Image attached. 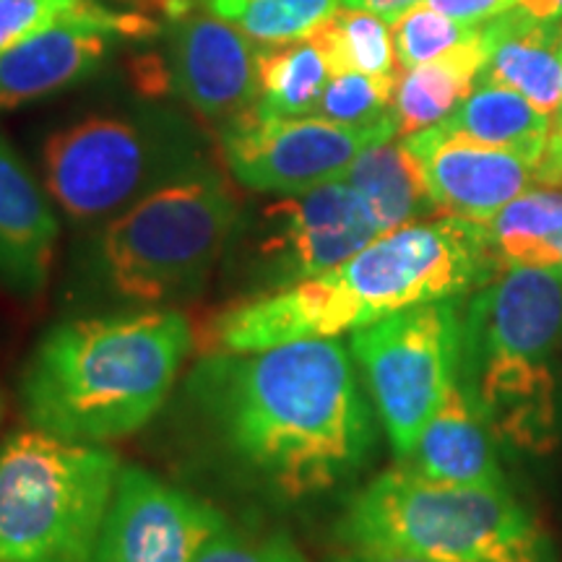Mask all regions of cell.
<instances>
[{
	"mask_svg": "<svg viewBox=\"0 0 562 562\" xmlns=\"http://www.w3.org/2000/svg\"><path fill=\"white\" fill-rule=\"evenodd\" d=\"M178 422L209 469L279 508L355 480L375 448L372 409L336 336L209 351L182 381Z\"/></svg>",
	"mask_w": 562,
	"mask_h": 562,
	"instance_id": "1",
	"label": "cell"
},
{
	"mask_svg": "<svg viewBox=\"0 0 562 562\" xmlns=\"http://www.w3.org/2000/svg\"><path fill=\"white\" fill-rule=\"evenodd\" d=\"M487 227L440 216L383 232L321 277L222 307L203 328L209 351H258L357 331L406 307L463 297L501 277Z\"/></svg>",
	"mask_w": 562,
	"mask_h": 562,
	"instance_id": "2",
	"label": "cell"
},
{
	"mask_svg": "<svg viewBox=\"0 0 562 562\" xmlns=\"http://www.w3.org/2000/svg\"><path fill=\"white\" fill-rule=\"evenodd\" d=\"M193 349L180 307L108 311L55 323L21 372L30 427L100 446L157 417Z\"/></svg>",
	"mask_w": 562,
	"mask_h": 562,
	"instance_id": "3",
	"label": "cell"
},
{
	"mask_svg": "<svg viewBox=\"0 0 562 562\" xmlns=\"http://www.w3.org/2000/svg\"><path fill=\"white\" fill-rule=\"evenodd\" d=\"M240 214L227 175L214 161L195 167L81 229L63 302L81 313L188 305L222 266Z\"/></svg>",
	"mask_w": 562,
	"mask_h": 562,
	"instance_id": "4",
	"label": "cell"
},
{
	"mask_svg": "<svg viewBox=\"0 0 562 562\" xmlns=\"http://www.w3.org/2000/svg\"><path fill=\"white\" fill-rule=\"evenodd\" d=\"M562 269H508L461 318L459 385L501 446L547 453L560 440Z\"/></svg>",
	"mask_w": 562,
	"mask_h": 562,
	"instance_id": "5",
	"label": "cell"
},
{
	"mask_svg": "<svg viewBox=\"0 0 562 562\" xmlns=\"http://www.w3.org/2000/svg\"><path fill=\"white\" fill-rule=\"evenodd\" d=\"M334 533L349 550L435 562H558L552 537L510 487L435 482L402 461L351 492Z\"/></svg>",
	"mask_w": 562,
	"mask_h": 562,
	"instance_id": "6",
	"label": "cell"
},
{
	"mask_svg": "<svg viewBox=\"0 0 562 562\" xmlns=\"http://www.w3.org/2000/svg\"><path fill=\"white\" fill-rule=\"evenodd\" d=\"M209 161L206 133L157 100L74 117L47 133L40 149L42 186L79 229Z\"/></svg>",
	"mask_w": 562,
	"mask_h": 562,
	"instance_id": "7",
	"label": "cell"
},
{
	"mask_svg": "<svg viewBox=\"0 0 562 562\" xmlns=\"http://www.w3.org/2000/svg\"><path fill=\"white\" fill-rule=\"evenodd\" d=\"M121 461L110 448L21 430L0 448V562H89Z\"/></svg>",
	"mask_w": 562,
	"mask_h": 562,
	"instance_id": "8",
	"label": "cell"
},
{
	"mask_svg": "<svg viewBox=\"0 0 562 562\" xmlns=\"http://www.w3.org/2000/svg\"><path fill=\"white\" fill-rule=\"evenodd\" d=\"M381 235L355 188L331 180L240 214L224 261L243 297L321 277Z\"/></svg>",
	"mask_w": 562,
	"mask_h": 562,
	"instance_id": "9",
	"label": "cell"
},
{
	"mask_svg": "<svg viewBox=\"0 0 562 562\" xmlns=\"http://www.w3.org/2000/svg\"><path fill=\"white\" fill-rule=\"evenodd\" d=\"M461 318V297H448L351 331V355L398 459L412 453L459 381Z\"/></svg>",
	"mask_w": 562,
	"mask_h": 562,
	"instance_id": "10",
	"label": "cell"
},
{
	"mask_svg": "<svg viewBox=\"0 0 562 562\" xmlns=\"http://www.w3.org/2000/svg\"><path fill=\"white\" fill-rule=\"evenodd\" d=\"M396 136L393 115L372 125H344L318 115L266 117L250 108L222 125L220 149L243 188L294 195L341 180L364 149Z\"/></svg>",
	"mask_w": 562,
	"mask_h": 562,
	"instance_id": "11",
	"label": "cell"
},
{
	"mask_svg": "<svg viewBox=\"0 0 562 562\" xmlns=\"http://www.w3.org/2000/svg\"><path fill=\"white\" fill-rule=\"evenodd\" d=\"M227 526L214 505L146 469H121L89 562H195Z\"/></svg>",
	"mask_w": 562,
	"mask_h": 562,
	"instance_id": "12",
	"label": "cell"
},
{
	"mask_svg": "<svg viewBox=\"0 0 562 562\" xmlns=\"http://www.w3.org/2000/svg\"><path fill=\"white\" fill-rule=\"evenodd\" d=\"M159 34L157 19L108 9L104 3L87 16L60 21L0 53V110L60 94L91 79L123 42H144Z\"/></svg>",
	"mask_w": 562,
	"mask_h": 562,
	"instance_id": "13",
	"label": "cell"
},
{
	"mask_svg": "<svg viewBox=\"0 0 562 562\" xmlns=\"http://www.w3.org/2000/svg\"><path fill=\"white\" fill-rule=\"evenodd\" d=\"M167 83L178 100L211 123H229L256 104L261 45L203 11L165 16Z\"/></svg>",
	"mask_w": 562,
	"mask_h": 562,
	"instance_id": "14",
	"label": "cell"
},
{
	"mask_svg": "<svg viewBox=\"0 0 562 562\" xmlns=\"http://www.w3.org/2000/svg\"><path fill=\"white\" fill-rule=\"evenodd\" d=\"M402 140L417 157L440 216L484 224L537 180L526 159L459 136L442 125Z\"/></svg>",
	"mask_w": 562,
	"mask_h": 562,
	"instance_id": "15",
	"label": "cell"
},
{
	"mask_svg": "<svg viewBox=\"0 0 562 562\" xmlns=\"http://www.w3.org/2000/svg\"><path fill=\"white\" fill-rule=\"evenodd\" d=\"M60 222L45 186L0 133V284L34 300L50 281Z\"/></svg>",
	"mask_w": 562,
	"mask_h": 562,
	"instance_id": "16",
	"label": "cell"
},
{
	"mask_svg": "<svg viewBox=\"0 0 562 562\" xmlns=\"http://www.w3.org/2000/svg\"><path fill=\"white\" fill-rule=\"evenodd\" d=\"M402 463L427 480L459 487L508 490L497 456V438L487 419L469 402L459 381L422 430L417 446Z\"/></svg>",
	"mask_w": 562,
	"mask_h": 562,
	"instance_id": "17",
	"label": "cell"
},
{
	"mask_svg": "<svg viewBox=\"0 0 562 562\" xmlns=\"http://www.w3.org/2000/svg\"><path fill=\"white\" fill-rule=\"evenodd\" d=\"M482 45L480 79L516 89L544 115H554L562 94V19L510 9L482 24Z\"/></svg>",
	"mask_w": 562,
	"mask_h": 562,
	"instance_id": "18",
	"label": "cell"
},
{
	"mask_svg": "<svg viewBox=\"0 0 562 562\" xmlns=\"http://www.w3.org/2000/svg\"><path fill=\"white\" fill-rule=\"evenodd\" d=\"M341 180L355 188L381 235L438 214L419 161L404 140L393 144L391 138L364 149Z\"/></svg>",
	"mask_w": 562,
	"mask_h": 562,
	"instance_id": "19",
	"label": "cell"
},
{
	"mask_svg": "<svg viewBox=\"0 0 562 562\" xmlns=\"http://www.w3.org/2000/svg\"><path fill=\"white\" fill-rule=\"evenodd\" d=\"M438 125L480 144L516 154L537 170L550 140L552 121L516 89L490 79H476L472 94Z\"/></svg>",
	"mask_w": 562,
	"mask_h": 562,
	"instance_id": "20",
	"label": "cell"
},
{
	"mask_svg": "<svg viewBox=\"0 0 562 562\" xmlns=\"http://www.w3.org/2000/svg\"><path fill=\"white\" fill-rule=\"evenodd\" d=\"M482 68V32L480 37L442 53L440 58L406 68L398 76L396 94H393V117H396L398 136H412V133L446 121L472 94Z\"/></svg>",
	"mask_w": 562,
	"mask_h": 562,
	"instance_id": "21",
	"label": "cell"
},
{
	"mask_svg": "<svg viewBox=\"0 0 562 562\" xmlns=\"http://www.w3.org/2000/svg\"><path fill=\"white\" fill-rule=\"evenodd\" d=\"M344 0H161V13L203 11L240 30L261 47L311 37Z\"/></svg>",
	"mask_w": 562,
	"mask_h": 562,
	"instance_id": "22",
	"label": "cell"
},
{
	"mask_svg": "<svg viewBox=\"0 0 562 562\" xmlns=\"http://www.w3.org/2000/svg\"><path fill=\"white\" fill-rule=\"evenodd\" d=\"M331 70L311 37L261 47L258 97L252 110L266 117L313 115Z\"/></svg>",
	"mask_w": 562,
	"mask_h": 562,
	"instance_id": "23",
	"label": "cell"
},
{
	"mask_svg": "<svg viewBox=\"0 0 562 562\" xmlns=\"http://www.w3.org/2000/svg\"><path fill=\"white\" fill-rule=\"evenodd\" d=\"M501 269H552V240L562 232V193L526 191L484 222Z\"/></svg>",
	"mask_w": 562,
	"mask_h": 562,
	"instance_id": "24",
	"label": "cell"
},
{
	"mask_svg": "<svg viewBox=\"0 0 562 562\" xmlns=\"http://www.w3.org/2000/svg\"><path fill=\"white\" fill-rule=\"evenodd\" d=\"M331 76L368 74V76H402V66L393 45L391 21L381 13L341 5L311 34Z\"/></svg>",
	"mask_w": 562,
	"mask_h": 562,
	"instance_id": "25",
	"label": "cell"
},
{
	"mask_svg": "<svg viewBox=\"0 0 562 562\" xmlns=\"http://www.w3.org/2000/svg\"><path fill=\"white\" fill-rule=\"evenodd\" d=\"M391 32L398 66L406 70L440 58L442 53L480 37L482 26L446 16L442 11L432 9L427 0H419L391 21Z\"/></svg>",
	"mask_w": 562,
	"mask_h": 562,
	"instance_id": "26",
	"label": "cell"
},
{
	"mask_svg": "<svg viewBox=\"0 0 562 562\" xmlns=\"http://www.w3.org/2000/svg\"><path fill=\"white\" fill-rule=\"evenodd\" d=\"M398 76L336 74L323 89L313 115L344 125H372L393 115Z\"/></svg>",
	"mask_w": 562,
	"mask_h": 562,
	"instance_id": "27",
	"label": "cell"
},
{
	"mask_svg": "<svg viewBox=\"0 0 562 562\" xmlns=\"http://www.w3.org/2000/svg\"><path fill=\"white\" fill-rule=\"evenodd\" d=\"M100 5V0H0V53L60 21L94 13Z\"/></svg>",
	"mask_w": 562,
	"mask_h": 562,
	"instance_id": "28",
	"label": "cell"
},
{
	"mask_svg": "<svg viewBox=\"0 0 562 562\" xmlns=\"http://www.w3.org/2000/svg\"><path fill=\"white\" fill-rule=\"evenodd\" d=\"M195 562H307L286 531H243L222 526Z\"/></svg>",
	"mask_w": 562,
	"mask_h": 562,
	"instance_id": "29",
	"label": "cell"
},
{
	"mask_svg": "<svg viewBox=\"0 0 562 562\" xmlns=\"http://www.w3.org/2000/svg\"><path fill=\"white\" fill-rule=\"evenodd\" d=\"M432 9L446 13V16L467 21V24H487L490 19L516 9L518 0H427Z\"/></svg>",
	"mask_w": 562,
	"mask_h": 562,
	"instance_id": "30",
	"label": "cell"
},
{
	"mask_svg": "<svg viewBox=\"0 0 562 562\" xmlns=\"http://www.w3.org/2000/svg\"><path fill=\"white\" fill-rule=\"evenodd\" d=\"M533 178L544 188L562 186V94L560 108L554 110V121L550 125V140H547L544 157L533 170Z\"/></svg>",
	"mask_w": 562,
	"mask_h": 562,
	"instance_id": "31",
	"label": "cell"
},
{
	"mask_svg": "<svg viewBox=\"0 0 562 562\" xmlns=\"http://www.w3.org/2000/svg\"><path fill=\"white\" fill-rule=\"evenodd\" d=\"M414 3H419V0H344V5H349V9H364L372 13H381L385 21H393L398 13L406 11Z\"/></svg>",
	"mask_w": 562,
	"mask_h": 562,
	"instance_id": "32",
	"label": "cell"
},
{
	"mask_svg": "<svg viewBox=\"0 0 562 562\" xmlns=\"http://www.w3.org/2000/svg\"><path fill=\"white\" fill-rule=\"evenodd\" d=\"M331 562H435L425 558H414V554L398 552H378V550H347Z\"/></svg>",
	"mask_w": 562,
	"mask_h": 562,
	"instance_id": "33",
	"label": "cell"
},
{
	"mask_svg": "<svg viewBox=\"0 0 562 562\" xmlns=\"http://www.w3.org/2000/svg\"><path fill=\"white\" fill-rule=\"evenodd\" d=\"M518 5L537 19H562V0H518Z\"/></svg>",
	"mask_w": 562,
	"mask_h": 562,
	"instance_id": "34",
	"label": "cell"
},
{
	"mask_svg": "<svg viewBox=\"0 0 562 562\" xmlns=\"http://www.w3.org/2000/svg\"><path fill=\"white\" fill-rule=\"evenodd\" d=\"M552 252H554V266H560L562 269V232L552 240Z\"/></svg>",
	"mask_w": 562,
	"mask_h": 562,
	"instance_id": "35",
	"label": "cell"
},
{
	"mask_svg": "<svg viewBox=\"0 0 562 562\" xmlns=\"http://www.w3.org/2000/svg\"><path fill=\"white\" fill-rule=\"evenodd\" d=\"M0 414H3V402H0Z\"/></svg>",
	"mask_w": 562,
	"mask_h": 562,
	"instance_id": "36",
	"label": "cell"
}]
</instances>
